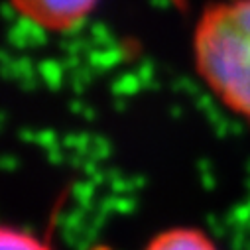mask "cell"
Instances as JSON below:
<instances>
[{"instance_id":"1","label":"cell","mask_w":250,"mask_h":250,"mask_svg":"<svg viewBox=\"0 0 250 250\" xmlns=\"http://www.w3.org/2000/svg\"><path fill=\"white\" fill-rule=\"evenodd\" d=\"M191 53L213 97L250 122V0L209 4L193 28Z\"/></svg>"},{"instance_id":"2","label":"cell","mask_w":250,"mask_h":250,"mask_svg":"<svg viewBox=\"0 0 250 250\" xmlns=\"http://www.w3.org/2000/svg\"><path fill=\"white\" fill-rule=\"evenodd\" d=\"M99 2L101 0H8L20 18L53 34L79 28L89 20Z\"/></svg>"},{"instance_id":"3","label":"cell","mask_w":250,"mask_h":250,"mask_svg":"<svg viewBox=\"0 0 250 250\" xmlns=\"http://www.w3.org/2000/svg\"><path fill=\"white\" fill-rule=\"evenodd\" d=\"M144 250H221L213 236L197 227H169L154 234Z\"/></svg>"},{"instance_id":"4","label":"cell","mask_w":250,"mask_h":250,"mask_svg":"<svg viewBox=\"0 0 250 250\" xmlns=\"http://www.w3.org/2000/svg\"><path fill=\"white\" fill-rule=\"evenodd\" d=\"M0 250H53V246L47 238L6 223L0 229Z\"/></svg>"}]
</instances>
